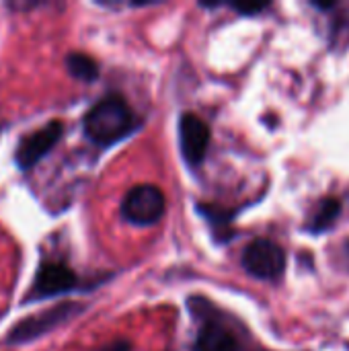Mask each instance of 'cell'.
<instances>
[{"label":"cell","mask_w":349,"mask_h":351,"mask_svg":"<svg viewBox=\"0 0 349 351\" xmlns=\"http://www.w3.org/2000/svg\"><path fill=\"white\" fill-rule=\"evenodd\" d=\"M134 123L136 115L121 97H107L84 115V132L99 146H109L125 138L134 130Z\"/></svg>","instance_id":"cell-1"},{"label":"cell","mask_w":349,"mask_h":351,"mask_svg":"<svg viewBox=\"0 0 349 351\" xmlns=\"http://www.w3.org/2000/svg\"><path fill=\"white\" fill-rule=\"evenodd\" d=\"M167 210V197L156 185H136L128 191L121 204V214L136 226L156 224Z\"/></svg>","instance_id":"cell-2"},{"label":"cell","mask_w":349,"mask_h":351,"mask_svg":"<svg viewBox=\"0 0 349 351\" xmlns=\"http://www.w3.org/2000/svg\"><path fill=\"white\" fill-rule=\"evenodd\" d=\"M80 311H82V304H78V302L58 304V306H53L49 311H43V313H39L35 317H29L23 323H19L10 331L8 341L10 343H27L31 339H37V337L53 331L56 327L64 325L66 321H70L72 317H76Z\"/></svg>","instance_id":"cell-3"},{"label":"cell","mask_w":349,"mask_h":351,"mask_svg":"<svg viewBox=\"0 0 349 351\" xmlns=\"http://www.w3.org/2000/svg\"><path fill=\"white\" fill-rule=\"evenodd\" d=\"M243 267L257 280H276L286 267V255L276 243L257 239L243 251Z\"/></svg>","instance_id":"cell-4"},{"label":"cell","mask_w":349,"mask_h":351,"mask_svg":"<svg viewBox=\"0 0 349 351\" xmlns=\"http://www.w3.org/2000/svg\"><path fill=\"white\" fill-rule=\"evenodd\" d=\"M62 134H64V123L62 121H49L47 125L25 136L16 148V165L23 171L35 167L45 154L51 152V148L60 142Z\"/></svg>","instance_id":"cell-5"},{"label":"cell","mask_w":349,"mask_h":351,"mask_svg":"<svg viewBox=\"0 0 349 351\" xmlns=\"http://www.w3.org/2000/svg\"><path fill=\"white\" fill-rule=\"evenodd\" d=\"M179 142L181 154L187 165L197 167L204 162L208 146H210V128L195 113H183L179 119Z\"/></svg>","instance_id":"cell-6"},{"label":"cell","mask_w":349,"mask_h":351,"mask_svg":"<svg viewBox=\"0 0 349 351\" xmlns=\"http://www.w3.org/2000/svg\"><path fill=\"white\" fill-rule=\"evenodd\" d=\"M76 286V274L62 265V263H43L35 276V284H33V296L35 298H47V296H56L62 292H68Z\"/></svg>","instance_id":"cell-7"},{"label":"cell","mask_w":349,"mask_h":351,"mask_svg":"<svg viewBox=\"0 0 349 351\" xmlns=\"http://www.w3.org/2000/svg\"><path fill=\"white\" fill-rule=\"evenodd\" d=\"M193 351H239V341L228 329L208 323L200 331Z\"/></svg>","instance_id":"cell-8"},{"label":"cell","mask_w":349,"mask_h":351,"mask_svg":"<svg viewBox=\"0 0 349 351\" xmlns=\"http://www.w3.org/2000/svg\"><path fill=\"white\" fill-rule=\"evenodd\" d=\"M66 68L74 78L84 80V82H91L99 76V64L86 53H78V51L70 53L66 58Z\"/></svg>","instance_id":"cell-9"},{"label":"cell","mask_w":349,"mask_h":351,"mask_svg":"<svg viewBox=\"0 0 349 351\" xmlns=\"http://www.w3.org/2000/svg\"><path fill=\"white\" fill-rule=\"evenodd\" d=\"M339 212H341V206H339L337 199H325V202L319 206V210L315 212V216H313V220H311V228H313L315 232L329 228V226L337 220Z\"/></svg>","instance_id":"cell-10"},{"label":"cell","mask_w":349,"mask_h":351,"mask_svg":"<svg viewBox=\"0 0 349 351\" xmlns=\"http://www.w3.org/2000/svg\"><path fill=\"white\" fill-rule=\"evenodd\" d=\"M234 8L243 14H253V12H259L265 8V4H234Z\"/></svg>","instance_id":"cell-11"},{"label":"cell","mask_w":349,"mask_h":351,"mask_svg":"<svg viewBox=\"0 0 349 351\" xmlns=\"http://www.w3.org/2000/svg\"><path fill=\"white\" fill-rule=\"evenodd\" d=\"M101 351H132V343L130 341H115L105 346Z\"/></svg>","instance_id":"cell-12"}]
</instances>
